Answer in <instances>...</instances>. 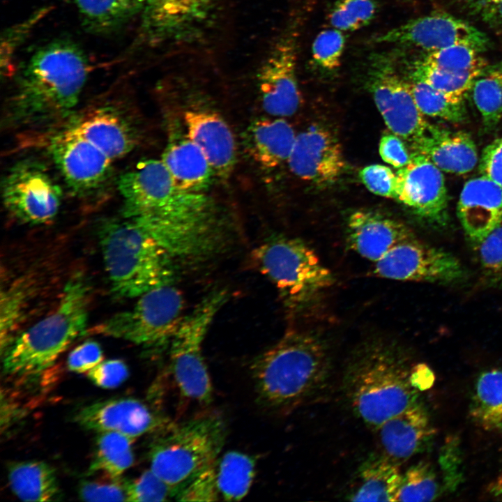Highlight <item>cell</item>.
I'll return each instance as SVG.
<instances>
[{
	"instance_id": "c3c4849f",
	"label": "cell",
	"mask_w": 502,
	"mask_h": 502,
	"mask_svg": "<svg viewBox=\"0 0 502 502\" xmlns=\"http://www.w3.org/2000/svg\"><path fill=\"white\" fill-rule=\"evenodd\" d=\"M79 496L87 501H127L124 480L111 478L109 481H84Z\"/></svg>"
},
{
	"instance_id": "e575fe53",
	"label": "cell",
	"mask_w": 502,
	"mask_h": 502,
	"mask_svg": "<svg viewBox=\"0 0 502 502\" xmlns=\"http://www.w3.org/2000/svg\"><path fill=\"white\" fill-rule=\"evenodd\" d=\"M470 91L485 128L492 130L502 119V61L487 65Z\"/></svg>"
},
{
	"instance_id": "9a60e30c",
	"label": "cell",
	"mask_w": 502,
	"mask_h": 502,
	"mask_svg": "<svg viewBox=\"0 0 502 502\" xmlns=\"http://www.w3.org/2000/svg\"><path fill=\"white\" fill-rule=\"evenodd\" d=\"M372 40L416 48L426 54L455 44L469 45L482 52L490 45L484 32L462 20L441 13L411 20Z\"/></svg>"
},
{
	"instance_id": "ac0fdd59",
	"label": "cell",
	"mask_w": 502,
	"mask_h": 502,
	"mask_svg": "<svg viewBox=\"0 0 502 502\" xmlns=\"http://www.w3.org/2000/svg\"><path fill=\"white\" fill-rule=\"evenodd\" d=\"M213 0H145L143 29L153 43L191 42L212 18Z\"/></svg>"
},
{
	"instance_id": "52a82bcc",
	"label": "cell",
	"mask_w": 502,
	"mask_h": 502,
	"mask_svg": "<svg viewBox=\"0 0 502 502\" xmlns=\"http://www.w3.org/2000/svg\"><path fill=\"white\" fill-rule=\"evenodd\" d=\"M257 267L275 285L286 308L303 315L313 310L334 283V277L303 241L277 236L252 251Z\"/></svg>"
},
{
	"instance_id": "9f6ffc18",
	"label": "cell",
	"mask_w": 502,
	"mask_h": 502,
	"mask_svg": "<svg viewBox=\"0 0 502 502\" xmlns=\"http://www.w3.org/2000/svg\"><path fill=\"white\" fill-rule=\"evenodd\" d=\"M397 1H400L404 2V3H409L411 1V0H397Z\"/></svg>"
},
{
	"instance_id": "bcb514c9",
	"label": "cell",
	"mask_w": 502,
	"mask_h": 502,
	"mask_svg": "<svg viewBox=\"0 0 502 502\" xmlns=\"http://www.w3.org/2000/svg\"><path fill=\"white\" fill-rule=\"evenodd\" d=\"M443 482L447 491H455L463 480L462 457L458 440L448 438L439 456Z\"/></svg>"
},
{
	"instance_id": "2e32d148",
	"label": "cell",
	"mask_w": 502,
	"mask_h": 502,
	"mask_svg": "<svg viewBox=\"0 0 502 502\" xmlns=\"http://www.w3.org/2000/svg\"><path fill=\"white\" fill-rule=\"evenodd\" d=\"M296 42L295 31H285L274 43L259 70L261 105L272 116H290L301 103L296 77Z\"/></svg>"
},
{
	"instance_id": "484cf974",
	"label": "cell",
	"mask_w": 502,
	"mask_h": 502,
	"mask_svg": "<svg viewBox=\"0 0 502 502\" xmlns=\"http://www.w3.org/2000/svg\"><path fill=\"white\" fill-rule=\"evenodd\" d=\"M414 152L427 157L441 170L464 174L478 162L476 145L466 132L429 125L425 133L411 144Z\"/></svg>"
},
{
	"instance_id": "44dd1931",
	"label": "cell",
	"mask_w": 502,
	"mask_h": 502,
	"mask_svg": "<svg viewBox=\"0 0 502 502\" xmlns=\"http://www.w3.org/2000/svg\"><path fill=\"white\" fill-rule=\"evenodd\" d=\"M347 234L351 248L374 263L416 236L400 220L366 209L357 210L348 216Z\"/></svg>"
},
{
	"instance_id": "b9f144b4",
	"label": "cell",
	"mask_w": 502,
	"mask_h": 502,
	"mask_svg": "<svg viewBox=\"0 0 502 502\" xmlns=\"http://www.w3.org/2000/svg\"><path fill=\"white\" fill-rule=\"evenodd\" d=\"M482 279L491 287H502V222L477 246Z\"/></svg>"
},
{
	"instance_id": "8992f818",
	"label": "cell",
	"mask_w": 502,
	"mask_h": 502,
	"mask_svg": "<svg viewBox=\"0 0 502 502\" xmlns=\"http://www.w3.org/2000/svg\"><path fill=\"white\" fill-rule=\"evenodd\" d=\"M103 263L113 293L138 298L172 283L173 257L149 234L125 218L103 222L98 231Z\"/></svg>"
},
{
	"instance_id": "681fc988",
	"label": "cell",
	"mask_w": 502,
	"mask_h": 502,
	"mask_svg": "<svg viewBox=\"0 0 502 502\" xmlns=\"http://www.w3.org/2000/svg\"><path fill=\"white\" fill-rule=\"evenodd\" d=\"M89 379L103 388H114L121 385L128 376V367L121 360L101 361L87 372Z\"/></svg>"
},
{
	"instance_id": "ffe728a7",
	"label": "cell",
	"mask_w": 502,
	"mask_h": 502,
	"mask_svg": "<svg viewBox=\"0 0 502 502\" xmlns=\"http://www.w3.org/2000/svg\"><path fill=\"white\" fill-rule=\"evenodd\" d=\"M75 420L86 429L98 433L118 432L134 440L145 434L158 433L171 423L143 402L132 397L92 403L79 410Z\"/></svg>"
},
{
	"instance_id": "74e56055",
	"label": "cell",
	"mask_w": 502,
	"mask_h": 502,
	"mask_svg": "<svg viewBox=\"0 0 502 502\" xmlns=\"http://www.w3.org/2000/svg\"><path fill=\"white\" fill-rule=\"evenodd\" d=\"M481 70L454 72L429 65L420 60L413 65L411 78L421 80L452 97L464 99Z\"/></svg>"
},
{
	"instance_id": "3957f363",
	"label": "cell",
	"mask_w": 502,
	"mask_h": 502,
	"mask_svg": "<svg viewBox=\"0 0 502 502\" xmlns=\"http://www.w3.org/2000/svg\"><path fill=\"white\" fill-rule=\"evenodd\" d=\"M413 365L403 347L383 337L367 340L351 354L344 370L342 391L355 416L377 429L418 402L409 376Z\"/></svg>"
},
{
	"instance_id": "ee69618b",
	"label": "cell",
	"mask_w": 502,
	"mask_h": 502,
	"mask_svg": "<svg viewBox=\"0 0 502 502\" xmlns=\"http://www.w3.org/2000/svg\"><path fill=\"white\" fill-rule=\"evenodd\" d=\"M127 501H165L173 497L170 487L151 469L135 480H124Z\"/></svg>"
},
{
	"instance_id": "603a6c76",
	"label": "cell",
	"mask_w": 502,
	"mask_h": 502,
	"mask_svg": "<svg viewBox=\"0 0 502 502\" xmlns=\"http://www.w3.org/2000/svg\"><path fill=\"white\" fill-rule=\"evenodd\" d=\"M186 135L203 151L215 174L226 178L236 161L233 132L218 113L208 109H189L183 115Z\"/></svg>"
},
{
	"instance_id": "5bb4252c",
	"label": "cell",
	"mask_w": 502,
	"mask_h": 502,
	"mask_svg": "<svg viewBox=\"0 0 502 502\" xmlns=\"http://www.w3.org/2000/svg\"><path fill=\"white\" fill-rule=\"evenodd\" d=\"M48 151L65 182L77 195L96 192L112 175L114 161L67 126L50 140Z\"/></svg>"
},
{
	"instance_id": "f1b7e54d",
	"label": "cell",
	"mask_w": 502,
	"mask_h": 502,
	"mask_svg": "<svg viewBox=\"0 0 502 502\" xmlns=\"http://www.w3.org/2000/svg\"><path fill=\"white\" fill-rule=\"evenodd\" d=\"M358 486L348 497L352 501H397L402 474L398 463L384 453H372L358 469Z\"/></svg>"
},
{
	"instance_id": "f546056e",
	"label": "cell",
	"mask_w": 502,
	"mask_h": 502,
	"mask_svg": "<svg viewBox=\"0 0 502 502\" xmlns=\"http://www.w3.org/2000/svg\"><path fill=\"white\" fill-rule=\"evenodd\" d=\"M8 478L13 493L24 501H52L61 497L54 469L45 462L26 461L10 464Z\"/></svg>"
},
{
	"instance_id": "7bdbcfd3",
	"label": "cell",
	"mask_w": 502,
	"mask_h": 502,
	"mask_svg": "<svg viewBox=\"0 0 502 502\" xmlns=\"http://www.w3.org/2000/svg\"><path fill=\"white\" fill-rule=\"evenodd\" d=\"M345 42V36L339 29L334 28L321 31L312 43L314 63L325 70H336L341 64Z\"/></svg>"
},
{
	"instance_id": "f5cc1de1",
	"label": "cell",
	"mask_w": 502,
	"mask_h": 502,
	"mask_svg": "<svg viewBox=\"0 0 502 502\" xmlns=\"http://www.w3.org/2000/svg\"><path fill=\"white\" fill-rule=\"evenodd\" d=\"M479 171L502 188V137L488 144L482 153Z\"/></svg>"
},
{
	"instance_id": "836d02e7",
	"label": "cell",
	"mask_w": 502,
	"mask_h": 502,
	"mask_svg": "<svg viewBox=\"0 0 502 502\" xmlns=\"http://www.w3.org/2000/svg\"><path fill=\"white\" fill-rule=\"evenodd\" d=\"M134 439L114 432L98 433L89 473L102 472L109 478H120L134 463Z\"/></svg>"
},
{
	"instance_id": "d6a6232c",
	"label": "cell",
	"mask_w": 502,
	"mask_h": 502,
	"mask_svg": "<svg viewBox=\"0 0 502 502\" xmlns=\"http://www.w3.org/2000/svg\"><path fill=\"white\" fill-rule=\"evenodd\" d=\"M256 462L252 456L229 451L216 463V478L220 496L225 501H238L250 491L255 476Z\"/></svg>"
},
{
	"instance_id": "4fadbf2b",
	"label": "cell",
	"mask_w": 502,
	"mask_h": 502,
	"mask_svg": "<svg viewBox=\"0 0 502 502\" xmlns=\"http://www.w3.org/2000/svg\"><path fill=\"white\" fill-rule=\"evenodd\" d=\"M373 273L389 280L441 284L459 282L466 275L456 257L419 240L416 236L374 263Z\"/></svg>"
},
{
	"instance_id": "d4e9b609",
	"label": "cell",
	"mask_w": 502,
	"mask_h": 502,
	"mask_svg": "<svg viewBox=\"0 0 502 502\" xmlns=\"http://www.w3.org/2000/svg\"><path fill=\"white\" fill-rule=\"evenodd\" d=\"M377 430L383 453L397 463L422 452L435 433L420 402L387 420Z\"/></svg>"
},
{
	"instance_id": "9c48e42d",
	"label": "cell",
	"mask_w": 502,
	"mask_h": 502,
	"mask_svg": "<svg viewBox=\"0 0 502 502\" xmlns=\"http://www.w3.org/2000/svg\"><path fill=\"white\" fill-rule=\"evenodd\" d=\"M228 296L227 291L218 290L203 298L183 317L169 345L171 367L181 393L201 404H209L213 395L203 344Z\"/></svg>"
},
{
	"instance_id": "d590c367",
	"label": "cell",
	"mask_w": 502,
	"mask_h": 502,
	"mask_svg": "<svg viewBox=\"0 0 502 502\" xmlns=\"http://www.w3.org/2000/svg\"><path fill=\"white\" fill-rule=\"evenodd\" d=\"M417 107L423 115L459 123L467 117L464 99L452 97L427 83L412 79L408 82Z\"/></svg>"
},
{
	"instance_id": "7dc6e473",
	"label": "cell",
	"mask_w": 502,
	"mask_h": 502,
	"mask_svg": "<svg viewBox=\"0 0 502 502\" xmlns=\"http://www.w3.org/2000/svg\"><path fill=\"white\" fill-rule=\"evenodd\" d=\"M359 178L373 194L395 200L397 175L388 167L380 164L365 166L359 172Z\"/></svg>"
},
{
	"instance_id": "6da1fadb",
	"label": "cell",
	"mask_w": 502,
	"mask_h": 502,
	"mask_svg": "<svg viewBox=\"0 0 502 502\" xmlns=\"http://www.w3.org/2000/svg\"><path fill=\"white\" fill-rule=\"evenodd\" d=\"M122 215L145 230L172 257L196 258L221 242L212 201L174 183L161 160L138 162L118 182Z\"/></svg>"
},
{
	"instance_id": "277c9868",
	"label": "cell",
	"mask_w": 502,
	"mask_h": 502,
	"mask_svg": "<svg viewBox=\"0 0 502 502\" xmlns=\"http://www.w3.org/2000/svg\"><path fill=\"white\" fill-rule=\"evenodd\" d=\"M250 370L262 405L289 411L324 390L331 376L332 359L320 336L293 330L259 354Z\"/></svg>"
},
{
	"instance_id": "816d5d0a",
	"label": "cell",
	"mask_w": 502,
	"mask_h": 502,
	"mask_svg": "<svg viewBox=\"0 0 502 502\" xmlns=\"http://www.w3.org/2000/svg\"><path fill=\"white\" fill-rule=\"evenodd\" d=\"M379 153L385 162L398 169L406 165L411 159L402 139L392 132L381 137Z\"/></svg>"
},
{
	"instance_id": "5b68a950",
	"label": "cell",
	"mask_w": 502,
	"mask_h": 502,
	"mask_svg": "<svg viewBox=\"0 0 502 502\" xmlns=\"http://www.w3.org/2000/svg\"><path fill=\"white\" fill-rule=\"evenodd\" d=\"M89 285L76 274L65 285L56 309L22 332L1 352L3 372L14 378L38 376L50 369L86 329Z\"/></svg>"
},
{
	"instance_id": "8fae6325",
	"label": "cell",
	"mask_w": 502,
	"mask_h": 502,
	"mask_svg": "<svg viewBox=\"0 0 502 502\" xmlns=\"http://www.w3.org/2000/svg\"><path fill=\"white\" fill-rule=\"evenodd\" d=\"M367 70V84L375 105L388 129L411 144L430 124L417 107L408 82L386 55H374Z\"/></svg>"
},
{
	"instance_id": "4316f807",
	"label": "cell",
	"mask_w": 502,
	"mask_h": 502,
	"mask_svg": "<svg viewBox=\"0 0 502 502\" xmlns=\"http://www.w3.org/2000/svg\"><path fill=\"white\" fill-rule=\"evenodd\" d=\"M296 137L284 118H260L247 128L245 142L253 160L263 168L272 169L288 161Z\"/></svg>"
},
{
	"instance_id": "60d3db41",
	"label": "cell",
	"mask_w": 502,
	"mask_h": 502,
	"mask_svg": "<svg viewBox=\"0 0 502 502\" xmlns=\"http://www.w3.org/2000/svg\"><path fill=\"white\" fill-rule=\"evenodd\" d=\"M377 11L374 0H340L330 10L328 18L333 28L352 31L370 23Z\"/></svg>"
},
{
	"instance_id": "30bf717a",
	"label": "cell",
	"mask_w": 502,
	"mask_h": 502,
	"mask_svg": "<svg viewBox=\"0 0 502 502\" xmlns=\"http://www.w3.org/2000/svg\"><path fill=\"white\" fill-rule=\"evenodd\" d=\"M172 284L146 291L132 308L112 315L90 332L146 347L169 345L184 317L182 294Z\"/></svg>"
},
{
	"instance_id": "ab89813d",
	"label": "cell",
	"mask_w": 502,
	"mask_h": 502,
	"mask_svg": "<svg viewBox=\"0 0 502 502\" xmlns=\"http://www.w3.org/2000/svg\"><path fill=\"white\" fill-rule=\"evenodd\" d=\"M481 52L464 44H455L425 54V63L454 72L481 70L487 64Z\"/></svg>"
},
{
	"instance_id": "f907efd6",
	"label": "cell",
	"mask_w": 502,
	"mask_h": 502,
	"mask_svg": "<svg viewBox=\"0 0 502 502\" xmlns=\"http://www.w3.org/2000/svg\"><path fill=\"white\" fill-rule=\"evenodd\" d=\"M101 347L95 341H86L75 347L68 355V369L74 372H88L102 361Z\"/></svg>"
},
{
	"instance_id": "f6af8a7d",
	"label": "cell",
	"mask_w": 502,
	"mask_h": 502,
	"mask_svg": "<svg viewBox=\"0 0 502 502\" xmlns=\"http://www.w3.org/2000/svg\"><path fill=\"white\" fill-rule=\"evenodd\" d=\"M217 462L188 481L176 494L181 501H215L220 496L217 478Z\"/></svg>"
},
{
	"instance_id": "ba28073f",
	"label": "cell",
	"mask_w": 502,
	"mask_h": 502,
	"mask_svg": "<svg viewBox=\"0 0 502 502\" xmlns=\"http://www.w3.org/2000/svg\"><path fill=\"white\" fill-rule=\"evenodd\" d=\"M225 436V425L217 416L171 422L158 432L151 445L150 469L170 487L174 497L188 481L217 462Z\"/></svg>"
},
{
	"instance_id": "cb8c5ba5",
	"label": "cell",
	"mask_w": 502,
	"mask_h": 502,
	"mask_svg": "<svg viewBox=\"0 0 502 502\" xmlns=\"http://www.w3.org/2000/svg\"><path fill=\"white\" fill-rule=\"evenodd\" d=\"M67 126L98 146L114 162L132 151L137 144L132 124L112 107L94 109Z\"/></svg>"
},
{
	"instance_id": "1f68e13d",
	"label": "cell",
	"mask_w": 502,
	"mask_h": 502,
	"mask_svg": "<svg viewBox=\"0 0 502 502\" xmlns=\"http://www.w3.org/2000/svg\"><path fill=\"white\" fill-rule=\"evenodd\" d=\"M84 24L96 33L110 31L143 10L145 0H75Z\"/></svg>"
},
{
	"instance_id": "11a10c76",
	"label": "cell",
	"mask_w": 502,
	"mask_h": 502,
	"mask_svg": "<svg viewBox=\"0 0 502 502\" xmlns=\"http://www.w3.org/2000/svg\"><path fill=\"white\" fill-rule=\"evenodd\" d=\"M409 379L413 388L418 391H424L433 386L435 374L428 365L420 363L412 366Z\"/></svg>"
},
{
	"instance_id": "e0dca14e",
	"label": "cell",
	"mask_w": 502,
	"mask_h": 502,
	"mask_svg": "<svg viewBox=\"0 0 502 502\" xmlns=\"http://www.w3.org/2000/svg\"><path fill=\"white\" fill-rule=\"evenodd\" d=\"M395 200L429 223L448 220V195L441 170L425 155L413 151L409 162L397 172Z\"/></svg>"
},
{
	"instance_id": "83f0119b",
	"label": "cell",
	"mask_w": 502,
	"mask_h": 502,
	"mask_svg": "<svg viewBox=\"0 0 502 502\" xmlns=\"http://www.w3.org/2000/svg\"><path fill=\"white\" fill-rule=\"evenodd\" d=\"M161 161L176 185L190 192L204 193L215 174L203 151L186 134L170 140Z\"/></svg>"
},
{
	"instance_id": "7c38bea8",
	"label": "cell",
	"mask_w": 502,
	"mask_h": 502,
	"mask_svg": "<svg viewBox=\"0 0 502 502\" xmlns=\"http://www.w3.org/2000/svg\"><path fill=\"white\" fill-rule=\"evenodd\" d=\"M2 197L6 208L16 219L41 225L57 215L62 190L42 163L25 159L17 162L6 173Z\"/></svg>"
},
{
	"instance_id": "db71d44e",
	"label": "cell",
	"mask_w": 502,
	"mask_h": 502,
	"mask_svg": "<svg viewBox=\"0 0 502 502\" xmlns=\"http://www.w3.org/2000/svg\"><path fill=\"white\" fill-rule=\"evenodd\" d=\"M467 13L491 26H502V0H463Z\"/></svg>"
},
{
	"instance_id": "8d00e7d4",
	"label": "cell",
	"mask_w": 502,
	"mask_h": 502,
	"mask_svg": "<svg viewBox=\"0 0 502 502\" xmlns=\"http://www.w3.org/2000/svg\"><path fill=\"white\" fill-rule=\"evenodd\" d=\"M31 287L25 280L10 284L1 294L0 335L1 352L16 337L31 297Z\"/></svg>"
},
{
	"instance_id": "d6986e66",
	"label": "cell",
	"mask_w": 502,
	"mask_h": 502,
	"mask_svg": "<svg viewBox=\"0 0 502 502\" xmlns=\"http://www.w3.org/2000/svg\"><path fill=\"white\" fill-rule=\"evenodd\" d=\"M287 163L297 177L318 186L335 183L346 167L338 139L328 129L317 125L296 135Z\"/></svg>"
},
{
	"instance_id": "4dcf8cb0",
	"label": "cell",
	"mask_w": 502,
	"mask_h": 502,
	"mask_svg": "<svg viewBox=\"0 0 502 502\" xmlns=\"http://www.w3.org/2000/svg\"><path fill=\"white\" fill-rule=\"evenodd\" d=\"M469 412L474 423L483 429H502V370L492 369L479 375Z\"/></svg>"
},
{
	"instance_id": "7a4b0ae2",
	"label": "cell",
	"mask_w": 502,
	"mask_h": 502,
	"mask_svg": "<svg viewBox=\"0 0 502 502\" xmlns=\"http://www.w3.org/2000/svg\"><path fill=\"white\" fill-rule=\"evenodd\" d=\"M89 73L82 51L68 41L38 50L19 77L7 119L18 128L50 126L68 118L77 105Z\"/></svg>"
},
{
	"instance_id": "7402d4cb",
	"label": "cell",
	"mask_w": 502,
	"mask_h": 502,
	"mask_svg": "<svg viewBox=\"0 0 502 502\" xmlns=\"http://www.w3.org/2000/svg\"><path fill=\"white\" fill-rule=\"evenodd\" d=\"M457 212L466 236L477 247L502 222V188L484 176L468 181Z\"/></svg>"
},
{
	"instance_id": "f35d334b",
	"label": "cell",
	"mask_w": 502,
	"mask_h": 502,
	"mask_svg": "<svg viewBox=\"0 0 502 502\" xmlns=\"http://www.w3.org/2000/svg\"><path fill=\"white\" fill-rule=\"evenodd\" d=\"M439 493L434 469L429 462L421 461L402 474L397 501H432Z\"/></svg>"
}]
</instances>
